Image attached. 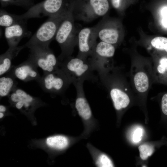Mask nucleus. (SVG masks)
Masks as SVG:
<instances>
[{
	"mask_svg": "<svg viewBox=\"0 0 167 167\" xmlns=\"http://www.w3.org/2000/svg\"><path fill=\"white\" fill-rule=\"evenodd\" d=\"M139 155L141 159L145 160L151 156L154 151V147L152 145L144 144L140 145L138 147Z\"/></svg>",
	"mask_w": 167,
	"mask_h": 167,
	"instance_id": "24",
	"label": "nucleus"
},
{
	"mask_svg": "<svg viewBox=\"0 0 167 167\" xmlns=\"http://www.w3.org/2000/svg\"><path fill=\"white\" fill-rule=\"evenodd\" d=\"M1 6L5 7L9 5H15L29 9L34 4L33 0H0Z\"/></svg>",
	"mask_w": 167,
	"mask_h": 167,
	"instance_id": "22",
	"label": "nucleus"
},
{
	"mask_svg": "<svg viewBox=\"0 0 167 167\" xmlns=\"http://www.w3.org/2000/svg\"><path fill=\"white\" fill-rule=\"evenodd\" d=\"M69 3L65 0H45L33 6L25 13L18 15L20 19L44 16L49 17L59 15L67 10Z\"/></svg>",
	"mask_w": 167,
	"mask_h": 167,
	"instance_id": "6",
	"label": "nucleus"
},
{
	"mask_svg": "<svg viewBox=\"0 0 167 167\" xmlns=\"http://www.w3.org/2000/svg\"><path fill=\"white\" fill-rule=\"evenodd\" d=\"M73 11H76L81 19L86 21L104 16L108 12V0H72Z\"/></svg>",
	"mask_w": 167,
	"mask_h": 167,
	"instance_id": "7",
	"label": "nucleus"
},
{
	"mask_svg": "<svg viewBox=\"0 0 167 167\" xmlns=\"http://www.w3.org/2000/svg\"><path fill=\"white\" fill-rule=\"evenodd\" d=\"M10 101L19 110L32 111L39 105V101L23 90L18 87L14 89L8 95Z\"/></svg>",
	"mask_w": 167,
	"mask_h": 167,
	"instance_id": "11",
	"label": "nucleus"
},
{
	"mask_svg": "<svg viewBox=\"0 0 167 167\" xmlns=\"http://www.w3.org/2000/svg\"><path fill=\"white\" fill-rule=\"evenodd\" d=\"M96 164L98 166L101 167L114 166L111 159L105 154H102L99 156L96 162Z\"/></svg>",
	"mask_w": 167,
	"mask_h": 167,
	"instance_id": "26",
	"label": "nucleus"
},
{
	"mask_svg": "<svg viewBox=\"0 0 167 167\" xmlns=\"http://www.w3.org/2000/svg\"><path fill=\"white\" fill-rule=\"evenodd\" d=\"M23 20L20 19L18 15L11 14L3 9H0V25L1 27H7Z\"/></svg>",
	"mask_w": 167,
	"mask_h": 167,
	"instance_id": "21",
	"label": "nucleus"
},
{
	"mask_svg": "<svg viewBox=\"0 0 167 167\" xmlns=\"http://www.w3.org/2000/svg\"><path fill=\"white\" fill-rule=\"evenodd\" d=\"M97 38L95 27L81 29L78 36L79 51L77 57L87 59L88 56H91L96 44Z\"/></svg>",
	"mask_w": 167,
	"mask_h": 167,
	"instance_id": "10",
	"label": "nucleus"
},
{
	"mask_svg": "<svg viewBox=\"0 0 167 167\" xmlns=\"http://www.w3.org/2000/svg\"><path fill=\"white\" fill-rule=\"evenodd\" d=\"M152 47L155 50L164 52L167 54V38L164 37H157L151 41Z\"/></svg>",
	"mask_w": 167,
	"mask_h": 167,
	"instance_id": "23",
	"label": "nucleus"
},
{
	"mask_svg": "<svg viewBox=\"0 0 167 167\" xmlns=\"http://www.w3.org/2000/svg\"><path fill=\"white\" fill-rule=\"evenodd\" d=\"M59 62V67L71 83L96 79L94 75L96 69L91 60L70 56Z\"/></svg>",
	"mask_w": 167,
	"mask_h": 167,
	"instance_id": "3",
	"label": "nucleus"
},
{
	"mask_svg": "<svg viewBox=\"0 0 167 167\" xmlns=\"http://www.w3.org/2000/svg\"><path fill=\"white\" fill-rule=\"evenodd\" d=\"M69 7L63 13L49 17L24 44L25 47L33 45L49 46L51 41L55 38L58 28L67 14Z\"/></svg>",
	"mask_w": 167,
	"mask_h": 167,
	"instance_id": "5",
	"label": "nucleus"
},
{
	"mask_svg": "<svg viewBox=\"0 0 167 167\" xmlns=\"http://www.w3.org/2000/svg\"><path fill=\"white\" fill-rule=\"evenodd\" d=\"M115 51L113 45L101 41L96 45L90 60L96 69L108 67L111 66L106 64V60L113 57Z\"/></svg>",
	"mask_w": 167,
	"mask_h": 167,
	"instance_id": "13",
	"label": "nucleus"
},
{
	"mask_svg": "<svg viewBox=\"0 0 167 167\" xmlns=\"http://www.w3.org/2000/svg\"><path fill=\"white\" fill-rule=\"evenodd\" d=\"M37 82L44 92L55 94L63 93L71 83L59 67L53 71L43 74Z\"/></svg>",
	"mask_w": 167,
	"mask_h": 167,
	"instance_id": "9",
	"label": "nucleus"
},
{
	"mask_svg": "<svg viewBox=\"0 0 167 167\" xmlns=\"http://www.w3.org/2000/svg\"><path fill=\"white\" fill-rule=\"evenodd\" d=\"M0 78V96L3 97L8 96L16 88L18 83L16 78L10 71Z\"/></svg>",
	"mask_w": 167,
	"mask_h": 167,
	"instance_id": "19",
	"label": "nucleus"
},
{
	"mask_svg": "<svg viewBox=\"0 0 167 167\" xmlns=\"http://www.w3.org/2000/svg\"><path fill=\"white\" fill-rule=\"evenodd\" d=\"M122 0H111L113 7L116 9H119L120 7Z\"/></svg>",
	"mask_w": 167,
	"mask_h": 167,
	"instance_id": "29",
	"label": "nucleus"
},
{
	"mask_svg": "<svg viewBox=\"0 0 167 167\" xmlns=\"http://www.w3.org/2000/svg\"><path fill=\"white\" fill-rule=\"evenodd\" d=\"M143 130L140 128H136L133 135V140L134 142L137 143L141 139L143 136Z\"/></svg>",
	"mask_w": 167,
	"mask_h": 167,
	"instance_id": "27",
	"label": "nucleus"
},
{
	"mask_svg": "<svg viewBox=\"0 0 167 167\" xmlns=\"http://www.w3.org/2000/svg\"><path fill=\"white\" fill-rule=\"evenodd\" d=\"M37 66L28 58L18 65L12 66L9 71L16 78L24 82L35 80L37 82L40 78Z\"/></svg>",
	"mask_w": 167,
	"mask_h": 167,
	"instance_id": "12",
	"label": "nucleus"
},
{
	"mask_svg": "<svg viewBox=\"0 0 167 167\" xmlns=\"http://www.w3.org/2000/svg\"><path fill=\"white\" fill-rule=\"evenodd\" d=\"M164 17L162 20V23L164 26L167 28V7L164 8L162 10Z\"/></svg>",
	"mask_w": 167,
	"mask_h": 167,
	"instance_id": "28",
	"label": "nucleus"
},
{
	"mask_svg": "<svg viewBox=\"0 0 167 167\" xmlns=\"http://www.w3.org/2000/svg\"><path fill=\"white\" fill-rule=\"evenodd\" d=\"M83 82L78 81L73 84L77 92L75 107L82 118L88 119L91 117L92 113L90 106L85 97L83 87Z\"/></svg>",
	"mask_w": 167,
	"mask_h": 167,
	"instance_id": "15",
	"label": "nucleus"
},
{
	"mask_svg": "<svg viewBox=\"0 0 167 167\" xmlns=\"http://www.w3.org/2000/svg\"><path fill=\"white\" fill-rule=\"evenodd\" d=\"M27 20L22 21L5 28L4 35L9 47L17 46L23 38L29 37L31 32L28 30L26 25Z\"/></svg>",
	"mask_w": 167,
	"mask_h": 167,
	"instance_id": "14",
	"label": "nucleus"
},
{
	"mask_svg": "<svg viewBox=\"0 0 167 167\" xmlns=\"http://www.w3.org/2000/svg\"><path fill=\"white\" fill-rule=\"evenodd\" d=\"M7 110L6 107L4 105H0V112H5Z\"/></svg>",
	"mask_w": 167,
	"mask_h": 167,
	"instance_id": "30",
	"label": "nucleus"
},
{
	"mask_svg": "<svg viewBox=\"0 0 167 167\" xmlns=\"http://www.w3.org/2000/svg\"><path fill=\"white\" fill-rule=\"evenodd\" d=\"M4 113H3V112H0V118H3L4 116Z\"/></svg>",
	"mask_w": 167,
	"mask_h": 167,
	"instance_id": "31",
	"label": "nucleus"
},
{
	"mask_svg": "<svg viewBox=\"0 0 167 167\" xmlns=\"http://www.w3.org/2000/svg\"><path fill=\"white\" fill-rule=\"evenodd\" d=\"M95 27L97 37L101 41L113 45L118 42L119 33L116 28L109 27L107 24L101 22Z\"/></svg>",
	"mask_w": 167,
	"mask_h": 167,
	"instance_id": "17",
	"label": "nucleus"
},
{
	"mask_svg": "<svg viewBox=\"0 0 167 167\" xmlns=\"http://www.w3.org/2000/svg\"><path fill=\"white\" fill-rule=\"evenodd\" d=\"M156 59L152 65L153 83L167 85V56Z\"/></svg>",
	"mask_w": 167,
	"mask_h": 167,
	"instance_id": "16",
	"label": "nucleus"
},
{
	"mask_svg": "<svg viewBox=\"0 0 167 167\" xmlns=\"http://www.w3.org/2000/svg\"><path fill=\"white\" fill-rule=\"evenodd\" d=\"M160 99V106L162 115L167 120V92L161 93Z\"/></svg>",
	"mask_w": 167,
	"mask_h": 167,
	"instance_id": "25",
	"label": "nucleus"
},
{
	"mask_svg": "<svg viewBox=\"0 0 167 167\" xmlns=\"http://www.w3.org/2000/svg\"><path fill=\"white\" fill-rule=\"evenodd\" d=\"M152 65L148 61L137 59L131 66L129 81L134 96L143 103L153 83Z\"/></svg>",
	"mask_w": 167,
	"mask_h": 167,
	"instance_id": "2",
	"label": "nucleus"
},
{
	"mask_svg": "<svg viewBox=\"0 0 167 167\" xmlns=\"http://www.w3.org/2000/svg\"><path fill=\"white\" fill-rule=\"evenodd\" d=\"M46 142V144L50 148L61 150L65 148L68 146L69 140L65 136L57 135L48 137Z\"/></svg>",
	"mask_w": 167,
	"mask_h": 167,
	"instance_id": "20",
	"label": "nucleus"
},
{
	"mask_svg": "<svg viewBox=\"0 0 167 167\" xmlns=\"http://www.w3.org/2000/svg\"><path fill=\"white\" fill-rule=\"evenodd\" d=\"M69 3L67 14L61 23L55 37L62 51L57 58L59 61L71 56L76 43L72 0Z\"/></svg>",
	"mask_w": 167,
	"mask_h": 167,
	"instance_id": "4",
	"label": "nucleus"
},
{
	"mask_svg": "<svg viewBox=\"0 0 167 167\" xmlns=\"http://www.w3.org/2000/svg\"><path fill=\"white\" fill-rule=\"evenodd\" d=\"M28 48L30 52L28 58L42 70L43 74L59 68V61L49 46L33 45Z\"/></svg>",
	"mask_w": 167,
	"mask_h": 167,
	"instance_id": "8",
	"label": "nucleus"
},
{
	"mask_svg": "<svg viewBox=\"0 0 167 167\" xmlns=\"http://www.w3.org/2000/svg\"><path fill=\"white\" fill-rule=\"evenodd\" d=\"M103 84L108 92L115 109L124 110L131 104L134 96L130 81L119 68L113 66L97 70Z\"/></svg>",
	"mask_w": 167,
	"mask_h": 167,
	"instance_id": "1",
	"label": "nucleus"
},
{
	"mask_svg": "<svg viewBox=\"0 0 167 167\" xmlns=\"http://www.w3.org/2000/svg\"><path fill=\"white\" fill-rule=\"evenodd\" d=\"M24 45L15 47H9L8 50L0 56V75L1 76L8 72L12 65V60L20 51L25 48Z\"/></svg>",
	"mask_w": 167,
	"mask_h": 167,
	"instance_id": "18",
	"label": "nucleus"
}]
</instances>
